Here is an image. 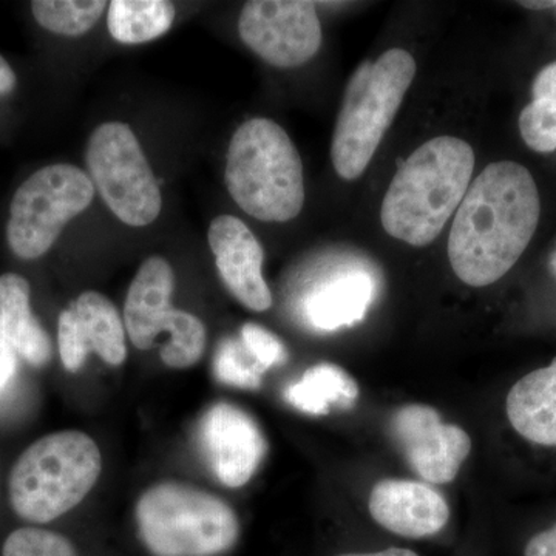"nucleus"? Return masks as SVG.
I'll use <instances>...</instances> for the list:
<instances>
[{
    "label": "nucleus",
    "mask_w": 556,
    "mask_h": 556,
    "mask_svg": "<svg viewBox=\"0 0 556 556\" xmlns=\"http://www.w3.org/2000/svg\"><path fill=\"white\" fill-rule=\"evenodd\" d=\"M541 200L522 164H489L471 181L448 237V260L468 287L496 283L517 265L535 236Z\"/></svg>",
    "instance_id": "nucleus-1"
},
{
    "label": "nucleus",
    "mask_w": 556,
    "mask_h": 556,
    "mask_svg": "<svg viewBox=\"0 0 556 556\" xmlns=\"http://www.w3.org/2000/svg\"><path fill=\"white\" fill-rule=\"evenodd\" d=\"M475 152L464 139L424 142L399 167L380 207L388 236L424 248L441 236L471 185Z\"/></svg>",
    "instance_id": "nucleus-2"
},
{
    "label": "nucleus",
    "mask_w": 556,
    "mask_h": 556,
    "mask_svg": "<svg viewBox=\"0 0 556 556\" xmlns=\"http://www.w3.org/2000/svg\"><path fill=\"white\" fill-rule=\"evenodd\" d=\"M225 179L241 211L260 222L287 223L305 204L299 150L270 119L252 118L237 129L230 139Z\"/></svg>",
    "instance_id": "nucleus-3"
},
{
    "label": "nucleus",
    "mask_w": 556,
    "mask_h": 556,
    "mask_svg": "<svg viewBox=\"0 0 556 556\" xmlns=\"http://www.w3.org/2000/svg\"><path fill=\"white\" fill-rule=\"evenodd\" d=\"M415 76V58L402 49L358 65L348 80L332 135L331 161L340 178L353 181L367 170Z\"/></svg>",
    "instance_id": "nucleus-4"
},
{
    "label": "nucleus",
    "mask_w": 556,
    "mask_h": 556,
    "mask_svg": "<svg viewBox=\"0 0 556 556\" xmlns=\"http://www.w3.org/2000/svg\"><path fill=\"white\" fill-rule=\"evenodd\" d=\"M101 452L83 431L65 430L33 442L10 475L17 517L47 525L83 503L100 478Z\"/></svg>",
    "instance_id": "nucleus-5"
},
{
    "label": "nucleus",
    "mask_w": 556,
    "mask_h": 556,
    "mask_svg": "<svg viewBox=\"0 0 556 556\" xmlns=\"http://www.w3.org/2000/svg\"><path fill=\"white\" fill-rule=\"evenodd\" d=\"M139 536L155 556H215L236 546L240 522L218 496L182 482H160L138 500Z\"/></svg>",
    "instance_id": "nucleus-6"
},
{
    "label": "nucleus",
    "mask_w": 556,
    "mask_h": 556,
    "mask_svg": "<svg viewBox=\"0 0 556 556\" xmlns=\"http://www.w3.org/2000/svg\"><path fill=\"white\" fill-rule=\"evenodd\" d=\"M94 199L86 172L72 164H53L33 174L14 193L7 240L22 260L42 257L62 230Z\"/></svg>",
    "instance_id": "nucleus-7"
},
{
    "label": "nucleus",
    "mask_w": 556,
    "mask_h": 556,
    "mask_svg": "<svg viewBox=\"0 0 556 556\" xmlns=\"http://www.w3.org/2000/svg\"><path fill=\"white\" fill-rule=\"evenodd\" d=\"M91 182L110 211L134 228L160 217L163 199L137 135L127 124L105 123L91 134L87 146Z\"/></svg>",
    "instance_id": "nucleus-8"
},
{
    "label": "nucleus",
    "mask_w": 556,
    "mask_h": 556,
    "mask_svg": "<svg viewBox=\"0 0 556 556\" xmlns=\"http://www.w3.org/2000/svg\"><path fill=\"white\" fill-rule=\"evenodd\" d=\"M239 33L249 49L278 68L313 60L324 39L316 5L306 0H252L241 10Z\"/></svg>",
    "instance_id": "nucleus-9"
},
{
    "label": "nucleus",
    "mask_w": 556,
    "mask_h": 556,
    "mask_svg": "<svg viewBox=\"0 0 556 556\" xmlns=\"http://www.w3.org/2000/svg\"><path fill=\"white\" fill-rule=\"evenodd\" d=\"M391 431L413 471L431 484H448L471 452L463 428L442 422L437 409L412 404L399 408Z\"/></svg>",
    "instance_id": "nucleus-10"
},
{
    "label": "nucleus",
    "mask_w": 556,
    "mask_h": 556,
    "mask_svg": "<svg viewBox=\"0 0 556 556\" xmlns=\"http://www.w3.org/2000/svg\"><path fill=\"white\" fill-rule=\"evenodd\" d=\"M199 434L208 466L230 489L247 485L268 452L254 417L228 402L207 409L201 417Z\"/></svg>",
    "instance_id": "nucleus-11"
},
{
    "label": "nucleus",
    "mask_w": 556,
    "mask_h": 556,
    "mask_svg": "<svg viewBox=\"0 0 556 556\" xmlns=\"http://www.w3.org/2000/svg\"><path fill=\"white\" fill-rule=\"evenodd\" d=\"M58 343L62 364L70 372L79 371L90 353L108 365L126 362V327L116 306L101 292L86 291L58 320Z\"/></svg>",
    "instance_id": "nucleus-12"
},
{
    "label": "nucleus",
    "mask_w": 556,
    "mask_h": 556,
    "mask_svg": "<svg viewBox=\"0 0 556 556\" xmlns=\"http://www.w3.org/2000/svg\"><path fill=\"white\" fill-rule=\"evenodd\" d=\"M207 240L230 294L248 309L268 311L273 294L263 277V248L252 230L240 218L219 215L208 226Z\"/></svg>",
    "instance_id": "nucleus-13"
},
{
    "label": "nucleus",
    "mask_w": 556,
    "mask_h": 556,
    "mask_svg": "<svg viewBox=\"0 0 556 556\" xmlns=\"http://www.w3.org/2000/svg\"><path fill=\"white\" fill-rule=\"evenodd\" d=\"M369 514L379 526L405 538L437 535L448 525L447 500L424 482L386 479L369 495Z\"/></svg>",
    "instance_id": "nucleus-14"
},
{
    "label": "nucleus",
    "mask_w": 556,
    "mask_h": 556,
    "mask_svg": "<svg viewBox=\"0 0 556 556\" xmlns=\"http://www.w3.org/2000/svg\"><path fill=\"white\" fill-rule=\"evenodd\" d=\"M174 269L166 260L150 257L131 281L124 305V327L138 350H150L167 331L174 306Z\"/></svg>",
    "instance_id": "nucleus-15"
},
{
    "label": "nucleus",
    "mask_w": 556,
    "mask_h": 556,
    "mask_svg": "<svg viewBox=\"0 0 556 556\" xmlns=\"http://www.w3.org/2000/svg\"><path fill=\"white\" fill-rule=\"evenodd\" d=\"M375 295L376 281L368 273L343 270L311 289L303 313L314 329L336 331L364 320Z\"/></svg>",
    "instance_id": "nucleus-16"
},
{
    "label": "nucleus",
    "mask_w": 556,
    "mask_h": 556,
    "mask_svg": "<svg viewBox=\"0 0 556 556\" xmlns=\"http://www.w3.org/2000/svg\"><path fill=\"white\" fill-rule=\"evenodd\" d=\"M30 283L20 274L0 276V339L28 364L46 367L53 356L49 332L33 316Z\"/></svg>",
    "instance_id": "nucleus-17"
},
{
    "label": "nucleus",
    "mask_w": 556,
    "mask_h": 556,
    "mask_svg": "<svg viewBox=\"0 0 556 556\" xmlns=\"http://www.w3.org/2000/svg\"><path fill=\"white\" fill-rule=\"evenodd\" d=\"M506 409L508 422L522 438L556 447V357L511 387Z\"/></svg>",
    "instance_id": "nucleus-18"
},
{
    "label": "nucleus",
    "mask_w": 556,
    "mask_h": 556,
    "mask_svg": "<svg viewBox=\"0 0 556 556\" xmlns=\"http://www.w3.org/2000/svg\"><path fill=\"white\" fill-rule=\"evenodd\" d=\"M285 397L292 407L308 415H328L331 408H350L358 397L356 380L339 365L318 364L306 369Z\"/></svg>",
    "instance_id": "nucleus-19"
},
{
    "label": "nucleus",
    "mask_w": 556,
    "mask_h": 556,
    "mask_svg": "<svg viewBox=\"0 0 556 556\" xmlns=\"http://www.w3.org/2000/svg\"><path fill=\"white\" fill-rule=\"evenodd\" d=\"M174 20L175 7L167 0H113L108 27L113 39L137 46L166 35Z\"/></svg>",
    "instance_id": "nucleus-20"
},
{
    "label": "nucleus",
    "mask_w": 556,
    "mask_h": 556,
    "mask_svg": "<svg viewBox=\"0 0 556 556\" xmlns=\"http://www.w3.org/2000/svg\"><path fill=\"white\" fill-rule=\"evenodd\" d=\"M519 134L538 153L556 150V61L540 70L532 84V102L519 115Z\"/></svg>",
    "instance_id": "nucleus-21"
},
{
    "label": "nucleus",
    "mask_w": 556,
    "mask_h": 556,
    "mask_svg": "<svg viewBox=\"0 0 556 556\" xmlns=\"http://www.w3.org/2000/svg\"><path fill=\"white\" fill-rule=\"evenodd\" d=\"M108 5L104 0H36L31 13L46 30L78 38L98 24Z\"/></svg>",
    "instance_id": "nucleus-22"
},
{
    "label": "nucleus",
    "mask_w": 556,
    "mask_h": 556,
    "mask_svg": "<svg viewBox=\"0 0 556 556\" xmlns=\"http://www.w3.org/2000/svg\"><path fill=\"white\" fill-rule=\"evenodd\" d=\"M167 334L169 342L161 348V358L170 368L185 369L195 365L206 350V327L199 317L174 309Z\"/></svg>",
    "instance_id": "nucleus-23"
},
{
    "label": "nucleus",
    "mask_w": 556,
    "mask_h": 556,
    "mask_svg": "<svg viewBox=\"0 0 556 556\" xmlns=\"http://www.w3.org/2000/svg\"><path fill=\"white\" fill-rule=\"evenodd\" d=\"M214 371L219 382L244 390H257L262 386L265 368L249 353L243 340L228 338L219 342Z\"/></svg>",
    "instance_id": "nucleus-24"
},
{
    "label": "nucleus",
    "mask_w": 556,
    "mask_h": 556,
    "mask_svg": "<svg viewBox=\"0 0 556 556\" xmlns=\"http://www.w3.org/2000/svg\"><path fill=\"white\" fill-rule=\"evenodd\" d=\"M2 556H78L67 538L51 530L24 527L3 543Z\"/></svg>",
    "instance_id": "nucleus-25"
},
{
    "label": "nucleus",
    "mask_w": 556,
    "mask_h": 556,
    "mask_svg": "<svg viewBox=\"0 0 556 556\" xmlns=\"http://www.w3.org/2000/svg\"><path fill=\"white\" fill-rule=\"evenodd\" d=\"M241 340L249 353L263 368L269 369L283 365L288 361L287 346L281 340L268 329L260 327L257 324H247L241 328Z\"/></svg>",
    "instance_id": "nucleus-26"
},
{
    "label": "nucleus",
    "mask_w": 556,
    "mask_h": 556,
    "mask_svg": "<svg viewBox=\"0 0 556 556\" xmlns=\"http://www.w3.org/2000/svg\"><path fill=\"white\" fill-rule=\"evenodd\" d=\"M525 556H556V525L530 538Z\"/></svg>",
    "instance_id": "nucleus-27"
},
{
    "label": "nucleus",
    "mask_w": 556,
    "mask_h": 556,
    "mask_svg": "<svg viewBox=\"0 0 556 556\" xmlns=\"http://www.w3.org/2000/svg\"><path fill=\"white\" fill-rule=\"evenodd\" d=\"M16 353L0 339V394L7 390L16 375Z\"/></svg>",
    "instance_id": "nucleus-28"
},
{
    "label": "nucleus",
    "mask_w": 556,
    "mask_h": 556,
    "mask_svg": "<svg viewBox=\"0 0 556 556\" xmlns=\"http://www.w3.org/2000/svg\"><path fill=\"white\" fill-rule=\"evenodd\" d=\"M16 73L13 72L9 62L0 54V97L9 94L16 87Z\"/></svg>",
    "instance_id": "nucleus-29"
},
{
    "label": "nucleus",
    "mask_w": 556,
    "mask_h": 556,
    "mask_svg": "<svg viewBox=\"0 0 556 556\" xmlns=\"http://www.w3.org/2000/svg\"><path fill=\"white\" fill-rule=\"evenodd\" d=\"M339 556H419L416 552L408 551V548L391 547L387 551L375 552V554H346Z\"/></svg>",
    "instance_id": "nucleus-30"
},
{
    "label": "nucleus",
    "mask_w": 556,
    "mask_h": 556,
    "mask_svg": "<svg viewBox=\"0 0 556 556\" xmlns=\"http://www.w3.org/2000/svg\"><path fill=\"white\" fill-rule=\"evenodd\" d=\"M548 9H556V2H548Z\"/></svg>",
    "instance_id": "nucleus-31"
}]
</instances>
